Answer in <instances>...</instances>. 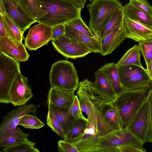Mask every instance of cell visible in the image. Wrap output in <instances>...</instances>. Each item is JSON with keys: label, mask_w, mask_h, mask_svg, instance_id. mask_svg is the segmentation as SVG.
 Instances as JSON below:
<instances>
[{"label": "cell", "mask_w": 152, "mask_h": 152, "mask_svg": "<svg viewBox=\"0 0 152 152\" xmlns=\"http://www.w3.org/2000/svg\"><path fill=\"white\" fill-rule=\"evenodd\" d=\"M29 134L23 132L17 127L16 130L0 141V147L5 148L15 145L28 140Z\"/></svg>", "instance_id": "cell-29"}, {"label": "cell", "mask_w": 152, "mask_h": 152, "mask_svg": "<svg viewBox=\"0 0 152 152\" xmlns=\"http://www.w3.org/2000/svg\"><path fill=\"white\" fill-rule=\"evenodd\" d=\"M94 75L95 78L93 87L95 93L108 103L114 100L116 96L109 82L98 70L95 72Z\"/></svg>", "instance_id": "cell-21"}, {"label": "cell", "mask_w": 152, "mask_h": 152, "mask_svg": "<svg viewBox=\"0 0 152 152\" xmlns=\"http://www.w3.org/2000/svg\"><path fill=\"white\" fill-rule=\"evenodd\" d=\"M14 0L15 1H17V2H19V0Z\"/></svg>", "instance_id": "cell-47"}, {"label": "cell", "mask_w": 152, "mask_h": 152, "mask_svg": "<svg viewBox=\"0 0 152 152\" xmlns=\"http://www.w3.org/2000/svg\"><path fill=\"white\" fill-rule=\"evenodd\" d=\"M140 50L136 45L126 51L123 56L116 64L117 67L128 65H136L141 67Z\"/></svg>", "instance_id": "cell-28"}, {"label": "cell", "mask_w": 152, "mask_h": 152, "mask_svg": "<svg viewBox=\"0 0 152 152\" xmlns=\"http://www.w3.org/2000/svg\"><path fill=\"white\" fill-rule=\"evenodd\" d=\"M87 126V118L74 120L71 128L64 139L73 143L77 141L83 136Z\"/></svg>", "instance_id": "cell-27"}, {"label": "cell", "mask_w": 152, "mask_h": 152, "mask_svg": "<svg viewBox=\"0 0 152 152\" xmlns=\"http://www.w3.org/2000/svg\"><path fill=\"white\" fill-rule=\"evenodd\" d=\"M68 113L73 120L77 118H86L83 114L80 102L77 95H75L73 103L68 110Z\"/></svg>", "instance_id": "cell-37"}, {"label": "cell", "mask_w": 152, "mask_h": 152, "mask_svg": "<svg viewBox=\"0 0 152 152\" xmlns=\"http://www.w3.org/2000/svg\"><path fill=\"white\" fill-rule=\"evenodd\" d=\"M143 145L151 141V129L149 106L146 99L126 128Z\"/></svg>", "instance_id": "cell-9"}, {"label": "cell", "mask_w": 152, "mask_h": 152, "mask_svg": "<svg viewBox=\"0 0 152 152\" xmlns=\"http://www.w3.org/2000/svg\"><path fill=\"white\" fill-rule=\"evenodd\" d=\"M64 26L66 36L84 45L89 48L91 53H100V41L97 34L91 37L78 31L67 23L64 24Z\"/></svg>", "instance_id": "cell-16"}, {"label": "cell", "mask_w": 152, "mask_h": 152, "mask_svg": "<svg viewBox=\"0 0 152 152\" xmlns=\"http://www.w3.org/2000/svg\"><path fill=\"white\" fill-rule=\"evenodd\" d=\"M129 145L143 148L142 142L126 129L113 131L99 137L96 152H118L117 147Z\"/></svg>", "instance_id": "cell-8"}, {"label": "cell", "mask_w": 152, "mask_h": 152, "mask_svg": "<svg viewBox=\"0 0 152 152\" xmlns=\"http://www.w3.org/2000/svg\"><path fill=\"white\" fill-rule=\"evenodd\" d=\"M36 143L31 140H27L19 144L4 148L5 152H39L35 147Z\"/></svg>", "instance_id": "cell-31"}, {"label": "cell", "mask_w": 152, "mask_h": 152, "mask_svg": "<svg viewBox=\"0 0 152 152\" xmlns=\"http://www.w3.org/2000/svg\"><path fill=\"white\" fill-rule=\"evenodd\" d=\"M52 40L65 34L64 24H59L52 27Z\"/></svg>", "instance_id": "cell-40"}, {"label": "cell", "mask_w": 152, "mask_h": 152, "mask_svg": "<svg viewBox=\"0 0 152 152\" xmlns=\"http://www.w3.org/2000/svg\"><path fill=\"white\" fill-rule=\"evenodd\" d=\"M50 86L75 91L79 85L77 72L73 63L58 61L52 64L49 74Z\"/></svg>", "instance_id": "cell-4"}, {"label": "cell", "mask_w": 152, "mask_h": 152, "mask_svg": "<svg viewBox=\"0 0 152 152\" xmlns=\"http://www.w3.org/2000/svg\"><path fill=\"white\" fill-rule=\"evenodd\" d=\"M147 90H124L110 103L115 108L126 129L145 100Z\"/></svg>", "instance_id": "cell-3"}, {"label": "cell", "mask_w": 152, "mask_h": 152, "mask_svg": "<svg viewBox=\"0 0 152 152\" xmlns=\"http://www.w3.org/2000/svg\"><path fill=\"white\" fill-rule=\"evenodd\" d=\"M37 111V106L31 103L19 107L17 109H14L3 116V121L0 125V141L16 130L22 117L31 113L36 115Z\"/></svg>", "instance_id": "cell-10"}, {"label": "cell", "mask_w": 152, "mask_h": 152, "mask_svg": "<svg viewBox=\"0 0 152 152\" xmlns=\"http://www.w3.org/2000/svg\"><path fill=\"white\" fill-rule=\"evenodd\" d=\"M58 146V149L59 152H79L73 143L64 139L59 140Z\"/></svg>", "instance_id": "cell-39"}, {"label": "cell", "mask_w": 152, "mask_h": 152, "mask_svg": "<svg viewBox=\"0 0 152 152\" xmlns=\"http://www.w3.org/2000/svg\"><path fill=\"white\" fill-rule=\"evenodd\" d=\"M123 6L119 0H94L88 4L90 15L88 27L92 32L97 34L112 13Z\"/></svg>", "instance_id": "cell-5"}, {"label": "cell", "mask_w": 152, "mask_h": 152, "mask_svg": "<svg viewBox=\"0 0 152 152\" xmlns=\"http://www.w3.org/2000/svg\"><path fill=\"white\" fill-rule=\"evenodd\" d=\"M130 4L144 12L152 17V6L146 0H129Z\"/></svg>", "instance_id": "cell-38"}, {"label": "cell", "mask_w": 152, "mask_h": 152, "mask_svg": "<svg viewBox=\"0 0 152 152\" xmlns=\"http://www.w3.org/2000/svg\"><path fill=\"white\" fill-rule=\"evenodd\" d=\"M38 8L37 22L51 27L64 24L81 17V9L61 0H36Z\"/></svg>", "instance_id": "cell-2"}, {"label": "cell", "mask_w": 152, "mask_h": 152, "mask_svg": "<svg viewBox=\"0 0 152 152\" xmlns=\"http://www.w3.org/2000/svg\"><path fill=\"white\" fill-rule=\"evenodd\" d=\"M93 0H90V1H93Z\"/></svg>", "instance_id": "cell-48"}, {"label": "cell", "mask_w": 152, "mask_h": 152, "mask_svg": "<svg viewBox=\"0 0 152 152\" xmlns=\"http://www.w3.org/2000/svg\"><path fill=\"white\" fill-rule=\"evenodd\" d=\"M71 3L77 8L83 9L84 6L86 1L82 0H61Z\"/></svg>", "instance_id": "cell-44"}, {"label": "cell", "mask_w": 152, "mask_h": 152, "mask_svg": "<svg viewBox=\"0 0 152 152\" xmlns=\"http://www.w3.org/2000/svg\"><path fill=\"white\" fill-rule=\"evenodd\" d=\"M52 43L56 50L67 58L75 59L83 57L91 53L86 46L64 34L52 40Z\"/></svg>", "instance_id": "cell-11"}, {"label": "cell", "mask_w": 152, "mask_h": 152, "mask_svg": "<svg viewBox=\"0 0 152 152\" xmlns=\"http://www.w3.org/2000/svg\"><path fill=\"white\" fill-rule=\"evenodd\" d=\"M6 13L18 26L23 34L31 25L37 22L35 19L29 16L22 8L18 2L14 0H2Z\"/></svg>", "instance_id": "cell-14"}, {"label": "cell", "mask_w": 152, "mask_h": 152, "mask_svg": "<svg viewBox=\"0 0 152 152\" xmlns=\"http://www.w3.org/2000/svg\"><path fill=\"white\" fill-rule=\"evenodd\" d=\"M52 27L43 23L32 26L24 39L25 46L29 50H36L52 40Z\"/></svg>", "instance_id": "cell-12"}, {"label": "cell", "mask_w": 152, "mask_h": 152, "mask_svg": "<svg viewBox=\"0 0 152 152\" xmlns=\"http://www.w3.org/2000/svg\"><path fill=\"white\" fill-rule=\"evenodd\" d=\"M74 91L60 88L51 87L48 95L47 103L58 107L69 108L74 100Z\"/></svg>", "instance_id": "cell-18"}, {"label": "cell", "mask_w": 152, "mask_h": 152, "mask_svg": "<svg viewBox=\"0 0 152 152\" xmlns=\"http://www.w3.org/2000/svg\"><path fill=\"white\" fill-rule=\"evenodd\" d=\"M122 86L124 90H147L152 83L146 69L136 65L118 67Z\"/></svg>", "instance_id": "cell-7"}, {"label": "cell", "mask_w": 152, "mask_h": 152, "mask_svg": "<svg viewBox=\"0 0 152 152\" xmlns=\"http://www.w3.org/2000/svg\"><path fill=\"white\" fill-rule=\"evenodd\" d=\"M48 111L54 116L66 135L71 128L73 120L68 113L69 108L59 107L51 103H47Z\"/></svg>", "instance_id": "cell-25"}, {"label": "cell", "mask_w": 152, "mask_h": 152, "mask_svg": "<svg viewBox=\"0 0 152 152\" xmlns=\"http://www.w3.org/2000/svg\"><path fill=\"white\" fill-rule=\"evenodd\" d=\"M139 43L140 51L147 65L152 60V38Z\"/></svg>", "instance_id": "cell-34"}, {"label": "cell", "mask_w": 152, "mask_h": 152, "mask_svg": "<svg viewBox=\"0 0 152 152\" xmlns=\"http://www.w3.org/2000/svg\"><path fill=\"white\" fill-rule=\"evenodd\" d=\"M102 114L104 122L112 131L122 129L121 122L118 113L110 103L104 104Z\"/></svg>", "instance_id": "cell-26"}, {"label": "cell", "mask_w": 152, "mask_h": 152, "mask_svg": "<svg viewBox=\"0 0 152 152\" xmlns=\"http://www.w3.org/2000/svg\"><path fill=\"white\" fill-rule=\"evenodd\" d=\"M0 1V14L3 15L7 13L4 2L2 0Z\"/></svg>", "instance_id": "cell-46"}, {"label": "cell", "mask_w": 152, "mask_h": 152, "mask_svg": "<svg viewBox=\"0 0 152 152\" xmlns=\"http://www.w3.org/2000/svg\"><path fill=\"white\" fill-rule=\"evenodd\" d=\"M95 128L88 121V126L83 136L73 143L79 152H96L99 137Z\"/></svg>", "instance_id": "cell-20"}, {"label": "cell", "mask_w": 152, "mask_h": 152, "mask_svg": "<svg viewBox=\"0 0 152 152\" xmlns=\"http://www.w3.org/2000/svg\"><path fill=\"white\" fill-rule=\"evenodd\" d=\"M78 31L91 37L94 35L84 23L81 17L74 19L67 23Z\"/></svg>", "instance_id": "cell-36"}, {"label": "cell", "mask_w": 152, "mask_h": 152, "mask_svg": "<svg viewBox=\"0 0 152 152\" xmlns=\"http://www.w3.org/2000/svg\"><path fill=\"white\" fill-rule=\"evenodd\" d=\"M21 73L20 63L13 58L0 51V102L10 103V91Z\"/></svg>", "instance_id": "cell-6"}, {"label": "cell", "mask_w": 152, "mask_h": 152, "mask_svg": "<svg viewBox=\"0 0 152 152\" xmlns=\"http://www.w3.org/2000/svg\"><path fill=\"white\" fill-rule=\"evenodd\" d=\"M124 23L126 38L139 42L152 38V29L126 18Z\"/></svg>", "instance_id": "cell-19"}, {"label": "cell", "mask_w": 152, "mask_h": 152, "mask_svg": "<svg viewBox=\"0 0 152 152\" xmlns=\"http://www.w3.org/2000/svg\"><path fill=\"white\" fill-rule=\"evenodd\" d=\"M1 15L4 23L11 37L22 42L23 34L18 26L7 13Z\"/></svg>", "instance_id": "cell-30"}, {"label": "cell", "mask_w": 152, "mask_h": 152, "mask_svg": "<svg viewBox=\"0 0 152 152\" xmlns=\"http://www.w3.org/2000/svg\"><path fill=\"white\" fill-rule=\"evenodd\" d=\"M110 83L113 89L116 96L124 91L121 84L116 64L107 63L99 69Z\"/></svg>", "instance_id": "cell-22"}, {"label": "cell", "mask_w": 152, "mask_h": 152, "mask_svg": "<svg viewBox=\"0 0 152 152\" xmlns=\"http://www.w3.org/2000/svg\"><path fill=\"white\" fill-rule=\"evenodd\" d=\"M93 84L87 79L80 81L76 94L82 110L87 115L88 121L101 137L113 131L104 122L102 114L104 104L108 102L95 93Z\"/></svg>", "instance_id": "cell-1"}, {"label": "cell", "mask_w": 152, "mask_h": 152, "mask_svg": "<svg viewBox=\"0 0 152 152\" xmlns=\"http://www.w3.org/2000/svg\"><path fill=\"white\" fill-rule=\"evenodd\" d=\"M124 6L115 10L107 20L104 26L97 34L100 41L109 33L120 27L124 23Z\"/></svg>", "instance_id": "cell-23"}, {"label": "cell", "mask_w": 152, "mask_h": 152, "mask_svg": "<svg viewBox=\"0 0 152 152\" xmlns=\"http://www.w3.org/2000/svg\"><path fill=\"white\" fill-rule=\"evenodd\" d=\"M26 128L39 129L44 126V124L36 116L27 114L21 118L18 125Z\"/></svg>", "instance_id": "cell-32"}, {"label": "cell", "mask_w": 152, "mask_h": 152, "mask_svg": "<svg viewBox=\"0 0 152 152\" xmlns=\"http://www.w3.org/2000/svg\"><path fill=\"white\" fill-rule=\"evenodd\" d=\"M124 23L112 31L100 41L101 54L105 56L111 54L126 38Z\"/></svg>", "instance_id": "cell-17"}, {"label": "cell", "mask_w": 152, "mask_h": 152, "mask_svg": "<svg viewBox=\"0 0 152 152\" xmlns=\"http://www.w3.org/2000/svg\"><path fill=\"white\" fill-rule=\"evenodd\" d=\"M83 0V1H86V0Z\"/></svg>", "instance_id": "cell-49"}, {"label": "cell", "mask_w": 152, "mask_h": 152, "mask_svg": "<svg viewBox=\"0 0 152 152\" xmlns=\"http://www.w3.org/2000/svg\"><path fill=\"white\" fill-rule=\"evenodd\" d=\"M124 11L125 18L138 22L152 29V17L149 14L129 3L124 6Z\"/></svg>", "instance_id": "cell-24"}, {"label": "cell", "mask_w": 152, "mask_h": 152, "mask_svg": "<svg viewBox=\"0 0 152 152\" xmlns=\"http://www.w3.org/2000/svg\"><path fill=\"white\" fill-rule=\"evenodd\" d=\"M47 124L58 136L64 139L66 135L53 115L48 111L47 118Z\"/></svg>", "instance_id": "cell-35"}, {"label": "cell", "mask_w": 152, "mask_h": 152, "mask_svg": "<svg viewBox=\"0 0 152 152\" xmlns=\"http://www.w3.org/2000/svg\"><path fill=\"white\" fill-rule=\"evenodd\" d=\"M19 3L23 10L31 17L36 19L38 8L36 0H19Z\"/></svg>", "instance_id": "cell-33"}, {"label": "cell", "mask_w": 152, "mask_h": 152, "mask_svg": "<svg viewBox=\"0 0 152 152\" xmlns=\"http://www.w3.org/2000/svg\"><path fill=\"white\" fill-rule=\"evenodd\" d=\"M148 106L151 129V141L152 143V88L149 91L146 96Z\"/></svg>", "instance_id": "cell-42"}, {"label": "cell", "mask_w": 152, "mask_h": 152, "mask_svg": "<svg viewBox=\"0 0 152 152\" xmlns=\"http://www.w3.org/2000/svg\"><path fill=\"white\" fill-rule=\"evenodd\" d=\"M146 70L151 79L152 80V60L147 64Z\"/></svg>", "instance_id": "cell-45"}, {"label": "cell", "mask_w": 152, "mask_h": 152, "mask_svg": "<svg viewBox=\"0 0 152 152\" xmlns=\"http://www.w3.org/2000/svg\"><path fill=\"white\" fill-rule=\"evenodd\" d=\"M0 51L10 55L19 62L26 61L30 57L22 43L11 37H0Z\"/></svg>", "instance_id": "cell-15"}, {"label": "cell", "mask_w": 152, "mask_h": 152, "mask_svg": "<svg viewBox=\"0 0 152 152\" xmlns=\"http://www.w3.org/2000/svg\"><path fill=\"white\" fill-rule=\"evenodd\" d=\"M117 148L118 152H145L146 151L144 148L129 145L120 146Z\"/></svg>", "instance_id": "cell-41"}, {"label": "cell", "mask_w": 152, "mask_h": 152, "mask_svg": "<svg viewBox=\"0 0 152 152\" xmlns=\"http://www.w3.org/2000/svg\"><path fill=\"white\" fill-rule=\"evenodd\" d=\"M0 37H11L4 23L2 15L0 14Z\"/></svg>", "instance_id": "cell-43"}, {"label": "cell", "mask_w": 152, "mask_h": 152, "mask_svg": "<svg viewBox=\"0 0 152 152\" xmlns=\"http://www.w3.org/2000/svg\"><path fill=\"white\" fill-rule=\"evenodd\" d=\"M9 96L11 103L14 106L25 105L33 96L26 77L20 74L14 81Z\"/></svg>", "instance_id": "cell-13"}]
</instances>
